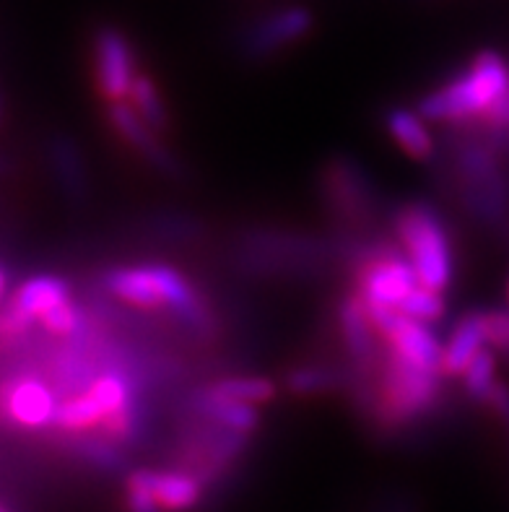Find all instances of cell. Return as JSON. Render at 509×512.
<instances>
[{
    "mask_svg": "<svg viewBox=\"0 0 509 512\" xmlns=\"http://www.w3.org/2000/svg\"><path fill=\"white\" fill-rule=\"evenodd\" d=\"M328 245L286 232H250L239 247V263L255 273L310 271L328 258Z\"/></svg>",
    "mask_w": 509,
    "mask_h": 512,
    "instance_id": "cell-7",
    "label": "cell"
},
{
    "mask_svg": "<svg viewBox=\"0 0 509 512\" xmlns=\"http://www.w3.org/2000/svg\"><path fill=\"white\" fill-rule=\"evenodd\" d=\"M489 346L486 333V310H468L452 328L445 344V362L442 372L445 377H463L468 364L478 357V351Z\"/></svg>",
    "mask_w": 509,
    "mask_h": 512,
    "instance_id": "cell-16",
    "label": "cell"
},
{
    "mask_svg": "<svg viewBox=\"0 0 509 512\" xmlns=\"http://www.w3.org/2000/svg\"><path fill=\"white\" fill-rule=\"evenodd\" d=\"M107 120H110L112 130H115L117 136L123 138L130 149L136 151L141 159H146L151 167L159 169L162 175L169 177L180 175V162H177L172 151L159 141V133L143 123L128 102L107 104Z\"/></svg>",
    "mask_w": 509,
    "mask_h": 512,
    "instance_id": "cell-14",
    "label": "cell"
},
{
    "mask_svg": "<svg viewBox=\"0 0 509 512\" xmlns=\"http://www.w3.org/2000/svg\"><path fill=\"white\" fill-rule=\"evenodd\" d=\"M138 474L164 512L195 510L206 500V484L187 468H138Z\"/></svg>",
    "mask_w": 509,
    "mask_h": 512,
    "instance_id": "cell-15",
    "label": "cell"
},
{
    "mask_svg": "<svg viewBox=\"0 0 509 512\" xmlns=\"http://www.w3.org/2000/svg\"><path fill=\"white\" fill-rule=\"evenodd\" d=\"M486 333L489 346L499 357L509 359V307H494L486 310Z\"/></svg>",
    "mask_w": 509,
    "mask_h": 512,
    "instance_id": "cell-27",
    "label": "cell"
},
{
    "mask_svg": "<svg viewBox=\"0 0 509 512\" xmlns=\"http://www.w3.org/2000/svg\"><path fill=\"white\" fill-rule=\"evenodd\" d=\"M50 167L68 198L78 201L86 193V169L71 138H55L50 146Z\"/></svg>",
    "mask_w": 509,
    "mask_h": 512,
    "instance_id": "cell-19",
    "label": "cell"
},
{
    "mask_svg": "<svg viewBox=\"0 0 509 512\" xmlns=\"http://www.w3.org/2000/svg\"><path fill=\"white\" fill-rule=\"evenodd\" d=\"M71 302V284L60 276L42 273L21 281L3 305V338H21L34 323H42L47 312Z\"/></svg>",
    "mask_w": 509,
    "mask_h": 512,
    "instance_id": "cell-8",
    "label": "cell"
},
{
    "mask_svg": "<svg viewBox=\"0 0 509 512\" xmlns=\"http://www.w3.org/2000/svg\"><path fill=\"white\" fill-rule=\"evenodd\" d=\"M429 120L419 110L406 107H390L385 112V128L400 149L406 151L416 162H429L434 156V136L429 130Z\"/></svg>",
    "mask_w": 509,
    "mask_h": 512,
    "instance_id": "cell-18",
    "label": "cell"
},
{
    "mask_svg": "<svg viewBox=\"0 0 509 512\" xmlns=\"http://www.w3.org/2000/svg\"><path fill=\"white\" fill-rule=\"evenodd\" d=\"M60 403L37 377H8L3 385V411L16 427L45 429L55 424Z\"/></svg>",
    "mask_w": 509,
    "mask_h": 512,
    "instance_id": "cell-11",
    "label": "cell"
},
{
    "mask_svg": "<svg viewBox=\"0 0 509 512\" xmlns=\"http://www.w3.org/2000/svg\"><path fill=\"white\" fill-rule=\"evenodd\" d=\"M312 24H315L312 13L304 6L278 8L252 26L245 37V52L250 58H271L276 52H284L286 47L307 37Z\"/></svg>",
    "mask_w": 509,
    "mask_h": 512,
    "instance_id": "cell-12",
    "label": "cell"
},
{
    "mask_svg": "<svg viewBox=\"0 0 509 512\" xmlns=\"http://www.w3.org/2000/svg\"><path fill=\"white\" fill-rule=\"evenodd\" d=\"M190 409H193L195 416L206 419L208 424H216V427L237 432V435H252L260 427V406L219 398L208 393L206 388L195 393L193 401H190Z\"/></svg>",
    "mask_w": 509,
    "mask_h": 512,
    "instance_id": "cell-17",
    "label": "cell"
},
{
    "mask_svg": "<svg viewBox=\"0 0 509 512\" xmlns=\"http://www.w3.org/2000/svg\"><path fill=\"white\" fill-rule=\"evenodd\" d=\"M486 406H491L494 409V414L499 416L504 422V427L509 429V385L507 383H497V388L491 390L489 401H486Z\"/></svg>",
    "mask_w": 509,
    "mask_h": 512,
    "instance_id": "cell-28",
    "label": "cell"
},
{
    "mask_svg": "<svg viewBox=\"0 0 509 512\" xmlns=\"http://www.w3.org/2000/svg\"><path fill=\"white\" fill-rule=\"evenodd\" d=\"M338 333H341L346 354L351 357L356 370L361 375H372V370L380 367L382 359V354L377 351V338H380V333L374 331L367 307H364V302H361V297L356 292L346 294L338 302Z\"/></svg>",
    "mask_w": 509,
    "mask_h": 512,
    "instance_id": "cell-13",
    "label": "cell"
},
{
    "mask_svg": "<svg viewBox=\"0 0 509 512\" xmlns=\"http://www.w3.org/2000/svg\"><path fill=\"white\" fill-rule=\"evenodd\" d=\"M398 310L403 312V315H408V318L419 320V323L432 325L445 318L447 305L445 299H442V294L432 292V289H426V286H419V289H413V292L408 294L406 302H403Z\"/></svg>",
    "mask_w": 509,
    "mask_h": 512,
    "instance_id": "cell-25",
    "label": "cell"
},
{
    "mask_svg": "<svg viewBox=\"0 0 509 512\" xmlns=\"http://www.w3.org/2000/svg\"><path fill=\"white\" fill-rule=\"evenodd\" d=\"M484 123L489 125V128H509V97L504 99V102H499L497 107L486 115Z\"/></svg>",
    "mask_w": 509,
    "mask_h": 512,
    "instance_id": "cell-30",
    "label": "cell"
},
{
    "mask_svg": "<svg viewBox=\"0 0 509 512\" xmlns=\"http://www.w3.org/2000/svg\"><path fill=\"white\" fill-rule=\"evenodd\" d=\"M497 362L499 354L491 346L478 351V357L468 364V370L463 372V388L465 396L471 401L486 403L491 396V390L497 388Z\"/></svg>",
    "mask_w": 509,
    "mask_h": 512,
    "instance_id": "cell-23",
    "label": "cell"
},
{
    "mask_svg": "<svg viewBox=\"0 0 509 512\" xmlns=\"http://www.w3.org/2000/svg\"><path fill=\"white\" fill-rule=\"evenodd\" d=\"M104 292L138 310H167L193 333L213 331L206 299L180 268L167 263L117 266L102 276Z\"/></svg>",
    "mask_w": 509,
    "mask_h": 512,
    "instance_id": "cell-1",
    "label": "cell"
},
{
    "mask_svg": "<svg viewBox=\"0 0 509 512\" xmlns=\"http://www.w3.org/2000/svg\"><path fill=\"white\" fill-rule=\"evenodd\" d=\"M377 512H416V502L408 494H395V497L382 502Z\"/></svg>",
    "mask_w": 509,
    "mask_h": 512,
    "instance_id": "cell-29",
    "label": "cell"
},
{
    "mask_svg": "<svg viewBox=\"0 0 509 512\" xmlns=\"http://www.w3.org/2000/svg\"><path fill=\"white\" fill-rule=\"evenodd\" d=\"M354 281L361 302L367 305L395 307L406 302L413 289H419V273L413 268L398 245L377 242V245L359 247L354 260Z\"/></svg>",
    "mask_w": 509,
    "mask_h": 512,
    "instance_id": "cell-6",
    "label": "cell"
},
{
    "mask_svg": "<svg viewBox=\"0 0 509 512\" xmlns=\"http://www.w3.org/2000/svg\"><path fill=\"white\" fill-rule=\"evenodd\" d=\"M0 512H11V510H8V507H3V510H0Z\"/></svg>",
    "mask_w": 509,
    "mask_h": 512,
    "instance_id": "cell-32",
    "label": "cell"
},
{
    "mask_svg": "<svg viewBox=\"0 0 509 512\" xmlns=\"http://www.w3.org/2000/svg\"><path fill=\"white\" fill-rule=\"evenodd\" d=\"M507 307H509V284H507Z\"/></svg>",
    "mask_w": 509,
    "mask_h": 512,
    "instance_id": "cell-31",
    "label": "cell"
},
{
    "mask_svg": "<svg viewBox=\"0 0 509 512\" xmlns=\"http://www.w3.org/2000/svg\"><path fill=\"white\" fill-rule=\"evenodd\" d=\"M509 97V65L494 50L478 52L471 65L445 86L429 91L416 110L429 123L463 125L486 120L499 102Z\"/></svg>",
    "mask_w": 509,
    "mask_h": 512,
    "instance_id": "cell-2",
    "label": "cell"
},
{
    "mask_svg": "<svg viewBox=\"0 0 509 512\" xmlns=\"http://www.w3.org/2000/svg\"><path fill=\"white\" fill-rule=\"evenodd\" d=\"M323 195L333 216L351 229L372 221L377 195L367 175L351 159L338 156L325 167Z\"/></svg>",
    "mask_w": 509,
    "mask_h": 512,
    "instance_id": "cell-9",
    "label": "cell"
},
{
    "mask_svg": "<svg viewBox=\"0 0 509 512\" xmlns=\"http://www.w3.org/2000/svg\"><path fill=\"white\" fill-rule=\"evenodd\" d=\"M393 229L406 258L419 273L421 286L432 292H445L455 279V250L452 234L437 208L426 201H411L398 206Z\"/></svg>",
    "mask_w": 509,
    "mask_h": 512,
    "instance_id": "cell-3",
    "label": "cell"
},
{
    "mask_svg": "<svg viewBox=\"0 0 509 512\" xmlns=\"http://www.w3.org/2000/svg\"><path fill=\"white\" fill-rule=\"evenodd\" d=\"M458 175L465 208L489 227H504L509 221V180L504 177L494 143H460Z\"/></svg>",
    "mask_w": 509,
    "mask_h": 512,
    "instance_id": "cell-5",
    "label": "cell"
},
{
    "mask_svg": "<svg viewBox=\"0 0 509 512\" xmlns=\"http://www.w3.org/2000/svg\"><path fill=\"white\" fill-rule=\"evenodd\" d=\"M338 375L328 367H320V364H302V367H294V370L286 372L284 385L291 396H323L330 390L338 388Z\"/></svg>",
    "mask_w": 509,
    "mask_h": 512,
    "instance_id": "cell-24",
    "label": "cell"
},
{
    "mask_svg": "<svg viewBox=\"0 0 509 512\" xmlns=\"http://www.w3.org/2000/svg\"><path fill=\"white\" fill-rule=\"evenodd\" d=\"M136 55L128 37L115 26H104L94 37V84L107 104L128 102L136 84Z\"/></svg>",
    "mask_w": 509,
    "mask_h": 512,
    "instance_id": "cell-10",
    "label": "cell"
},
{
    "mask_svg": "<svg viewBox=\"0 0 509 512\" xmlns=\"http://www.w3.org/2000/svg\"><path fill=\"white\" fill-rule=\"evenodd\" d=\"M206 390L213 396L250 403V406H263V403H271L278 396L276 383L265 380V377H221V380L208 385Z\"/></svg>",
    "mask_w": 509,
    "mask_h": 512,
    "instance_id": "cell-22",
    "label": "cell"
},
{
    "mask_svg": "<svg viewBox=\"0 0 509 512\" xmlns=\"http://www.w3.org/2000/svg\"><path fill=\"white\" fill-rule=\"evenodd\" d=\"M125 510L128 512H164L159 502L151 497V492L143 484L138 471H130L125 476Z\"/></svg>",
    "mask_w": 509,
    "mask_h": 512,
    "instance_id": "cell-26",
    "label": "cell"
},
{
    "mask_svg": "<svg viewBox=\"0 0 509 512\" xmlns=\"http://www.w3.org/2000/svg\"><path fill=\"white\" fill-rule=\"evenodd\" d=\"M439 372L421 370L393 349H387L377 367V385L372 393V416L380 427H408L437 406Z\"/></svg>",
    "mask_w": 509,
    "mask_h": 512,
    "instance_id": "cell-4",
    "label": "cell"
},
{
    "mask_svg": "<svg viewBox=\"0 0 509 512\" xmlns=\"http://www.w3.org/2000/svg\"><path fill=\"white\" fill-rule=\"evenodd\" d=\"M71 453L91 468L104 471V474H120L125 471V455L117 442L104 435H78L71 442Z\"/></svg>",
    "mask_w": 509,
    "mask_h": 512,
    "instance_id": "cell-21",
    "label": "cell"
},
{
    "mask_svg": "<svg viewBox=\"0 0 509 512\" xmlns=\"http://www.w3.org/2000/svg\"><path fill=\"white\" fill-rule=\"evenodd\" d=\"M128 104L143 123L156 130V133H164L169 128V112L162 99V91L154 84V78L146 76V73H138L136 84L130 89Z\"/></svg>",
    "mask_w": 509,
    "mask_h": 512,
    "instance_id": "cell-20",
    "label": "cell"
}]
</instances>
